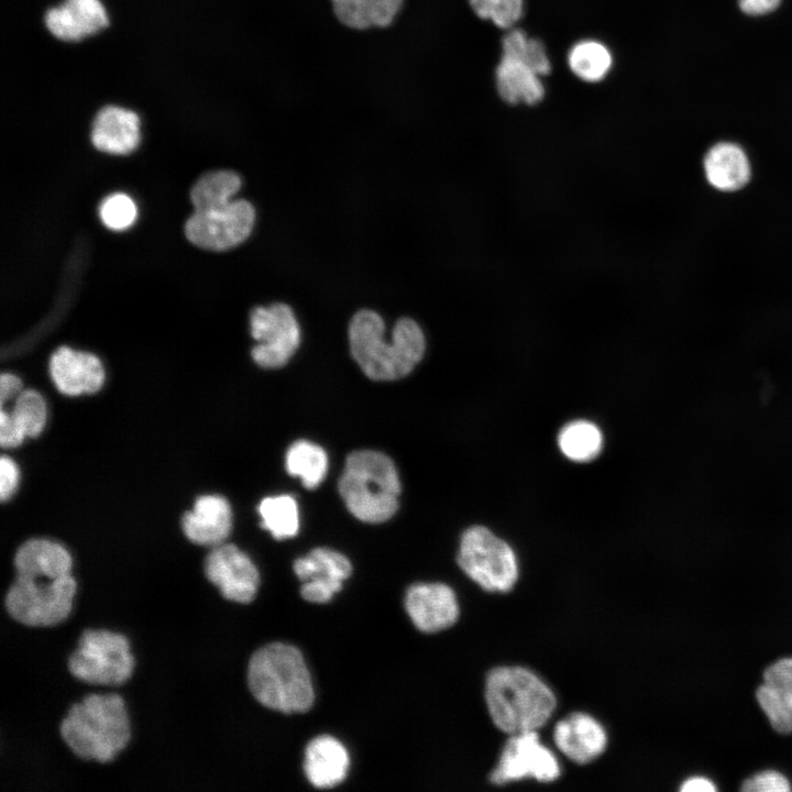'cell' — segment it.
<instances>
[{
	"label": "cell",
	"instance_id": "cell-1",
	"mask_svg": "<svg viewBox=\"0 0 792 792\" xmlns=\"http://www.w3.org/2000/svg\"><path fill=\"white\" fill-rule=\"evenodd\" d=\"M384 320L376 311H356L348 329L351 355L367 377L399 380L422 359L426 338L420 326L409 317L396 321L391 341L384 340Z\"/></svg>",
	"mask_w": 792,
	"mask_h": 792
},
{
	"label": "cell",
	"instance_id": "cell-2",
	"mask_svg": "<svg viewBox=\"0 0 792 792\" xmlns=\"http://www.w3.org/2000/svg\"><path fill=\"white\" fill-rule=\"evenodd\" d=\"M485 701L495 726L509 735L539 729L557 704L551 689L521 667L492 669L485 681Z\"/></svg>",
	"mask_w": 792,
	"mask_h": 792
},
{
	"label": "cell",
	"instance_id": "cell-3",
	"mask_svg": "<svg viewBox=\"0 0 792 792\" xmlns=\"http://www.w3.org/2000/svg\"><path fill=\"white\" fill-rule=\"evenodd\" d=\"M248 683L262 705L285 714L307 712L315 701L305 659L292 645L273 642L257 649L249 662Z\"/></svg>",
	"mask_w": 792,
	"mask_h": 792
},
{
	"label": "cell",
	"instance_id": "cell-4",
	"mask_svg": "<svg viewBox=\"0 0 792 792\" xmlns=\"http://www.w3.org/2000/svg\"><path fill=\"white\" fill-rule=\"evenodd\" d=\"M61 735L79 758L111 761L131 737L123 700L117 694H91L73 705L61 724Z\"/></svg>",
	"mask_w": 792,
	"mask_h": 792
},
{
	"label": "cell",
	"instance_id": "cell-5",
	"mask_svg": "<svg viewBox=\"0 0 792 792\" xmlns=\"http://www.w3.org/2000/svg\"><path fill=\"white\" fill-rule=\"evenodd\" d=\"M338 488L349 512L362 521L380 524L397 512L398 473L391 458L382 452L361 450L349 454Z\"/></svg>",
	"mask_w": 792,
	"mask_h": 792
},
{
	"label": "cell",
	"instance_id": "cell-6",
	"mask_svg": "<svg viewBox=\"0 0 792 792\" xmlns=\"http://www.w3.org/2000/svg\"><path fill=\"white\" fill-rule=\"evenodd\" d=\"M76 588L72 573L61 576L16 574L7 593L6 607L15 620L24 625L54 626L68 617Z\"/></svg>",
	"mask_w": 792,
	"mask_h": 792
},
{
	"label": "cell",
	"instance_id": "cell-7",
	"mask_svg": "<svg viewBox=\"0 0 792 792\" xmlns=\"http://www.w3.org/2000/svg\"><path fill=\"white\" fill-rule=\"evenodd\" d=\"M458 564L471 580L490 592H508L518 579L514 550L484 526H472L463 532Z\"/></svg>",
	"mask_w": 792,
	"mask_h": 792
},
{
	"label": "cell",
	"instance_id": "cell-8",
	"mask_svg": "<svg viewBox=\"0 0 792 792\" xmlns=\"http://www.w3.org/2000/svg\"><path fill=\"white\" fill-rule=\"evenodd\" d=\"M77 679L103 685H119L130 679L134 659L128 639L105 629L85 630L68 661Z\"/></svg>",
	"mask_w": 792,
	"mask_h": 792
},
{
	"label": "cell",
	"instance_id": "cell-9",
	"mask_svg": "<svg viewBox=\"0 0 792 792\" xmlns=\"http://www.w3.org/2000/svg\"><path fill=\"white\" fill-rule=\"evenodd\" d=\"M254 222L252 204L245 199H231L208 209L194 210L185 224V233L199 248L226 251L245 241Z\"/></svg>",
	"mask_w": 792,
	"mask_h": 792
},
{
	"label": "cell",
	"instance_id": "cell-10",
	"mask_svg": "<svg viewBox=\"0 0 792 792\" xmlns=\"http://www.w3.org/2000/svg\"><path fill=\"white\" fill-rule=\"evenodd\" d=\"M250 328L257 341L251 355L261 367L284 366L299 346V324L292 307L285 302L255 307L250 315Z\"/></svg>",
	"mask_w": 792,
	"mask_h": 792
},
{
	"label": "cell",
	"instance_id": "cell-11",
	"mask_svg": "<svg viewBox=\"0 0 792 792\" xmlns=\"http://www.w3.org/2000/svg\"><path fill=\"white\" fill-rule=\"evenodd\" d=\"M560 766L553 752L540 741L537 730L510 735L491 781L505 784L524 778L540 782L554 781L560 776Z\"/></svg>",
	"mask_w": 792,
	"mask_h": 792
},
{
	"label": "cell",
	"instance_id": "cell-12",
	"mask_svg": "<svg viewBox=\"0 0 792 792\" xmlns=\"http://www.w3.org/2000/svg\"><path fill=\"white\" fill-rule=\"evenodd\" d=\"M205 574L223 597L241 604L253 601L260 584L253 561L232 543L213 547L205 560Z\"/></svg>",
	"mask_w": 792,
	"mask_h": 792
},
{
	"label": "cell",
	"instance_id": "cell-13",
	"mask_svg": "<svg viewBox=\"0 0 792 792\" xmlns=\"http://www.w3.org/2000/svg\"><path fill=\"white\" fill-rule=\"evenodd\" d=\"M293 568L298 579L304 581L300 588L301 596L317 604L331 601L352 572L351 563L345 556L322 547L295 560Z\"/></svg>",
	"mask_w": 792,
	"mask_h": 792
},
{
	"label": "cell",
	"instance_id": "cell-14",
	"mask_svg": "<svg viewBox=\"0 0 792 792\" xmlns=\"http://www.w3.org/2000/svg\"><path fill=\"white\" fill-rule=\"evenodd\" d=\"M405 607L415 626L424 632L447 629L459 617L457 596L442 583L411 585L406 593Z\"/></svg>",
	"mask_w": 792,
	"mask_h": 792
},
{
	"label": "cell",
	"instance_id": "cell-15",
	"mask_svg": "<svg viewBox=\"0 0 792 792\" xmlns=\"http://www.w3.org/2000/svg\"><path fill=\"white\" fill-rule=\"evenodd\" d=\"M702 170L706 184L721 194L741 191L754 177L749 155L732 141H719L708 147L702 158Z\"/></svg>",
	"mask_w": 792,
	"mask_h": 792
},
{
	"label": "cell",
	"instance_id": "cell-16",
	"mask_svg": "<svg viewBox=\"0 0 792 792\" xmlns=\"http://www.w3.org/2000/svg\"><path fill=\"white\" fill-rule=\"evenodd\" d=\"M50 374L56 388L67 396L98 392L105 383V369L91 353L59 346L50 359Z\"/></svg>",
	"mask_w": 792,
	"mask_h": 792
},
{
	"label": "cell",
	"instance_id": "cell-17",
	"mask_svg": "<svg viewBox=\"0 0 792 792\" xmlns=\"http://www.w3.org/2000/svg\"><path fill=\"white\" fill-rule=\"evenodd\" d=\"M48 32L65 42H78L103 30L109 16L100 0H64L44 15Z\"/></svg>",
	"mask_w": 792,
	"mask_h": 792
},
{
	"label": "cell",
	"instance_id": "cell-18",
	"mask_svg": "<svg viewBox=\"0 0 792 792\" xmlns=\"http://www.w3.org/2000/svg\"><path fill=\"white\" fill-rule=\"evenodd\" d=\"M553 739L559 750L579 765L593 761L607 746L605 729L585 713H572L559 721L554 726Z\"/></svg>",
	"mask_w": 792,
	"mask_h": 792
},
{
	"label": "cell",
	"instance_id": "cell-19",
	"mask_svg": "<svg viewBox=\"0 0 792 792\" xmlns=\"http://www.w3.org/2000/svg\"><path fill=\"white\" fill-rule=\"evenodd\" d=\"M182 527L194 543L211 547L223 543L232 528L229 502L220 495H201L184 515Z\"/></svg>",
	"mask_w": 792,
	"mask_h": 792
},
{
	"label": "cell",
	"instance_id": "cell-20",
	"mask_svg": "<svg viewBox=\"0 0 792 792\" xmlns=\"http://www.w3.org/2000/svg\"><path fill=\"white\" fill-rule=\"evenodd\" d=\"M90 138L99 151L128 154L135 150L140 142L139 116L119 106H106L94 119Z\"/></svg>",
	"mask_w": 792,
	"mask_h": 792
},
{
	"label": "cell",
	"instance_id": "cell-21",
	"mask_svg": "<svg viewBox=\"0 0 792 792\" xmlns=\"http://www.w3.org/2000/svg\"><path fill=\"white\" fill-rule=\"evenodd\" d=\"M349 766L345 747L332 736H318L306 747L304 771L309 782L318 789H330L341 783Z\"/></svg>",
	"mask_w": 792,
	"mask_h": 792
},
{
	"label": "cell",
	"instance_id": "cell-22",
	"mask_svg": "<svg viewBox=\"0 0 792 792\" xmlns=\"http://www.w3.org/2000/svg\"><path fill=\"white\" fill-rule=\"evenodd\" d=\"M495 76L497 92L509 105L534 106L544 97L540 76L518 57L502 55Z\"/></svg>",
	"mask_w": 792,
	"mask_h": 792
},
{
	"label": "cell",
	"instance_id": "cell-23",
	"mask_svg": "<svg viewBox=\"0 0 792 792\" xmlns=\"http://www.w3.org/2000/svg\"><path fill=\"white\" fill-rule=\"evenodd\" d=\"M72 556L61 543L50 539H30L14 556L16 574L61 576L72 571Z\"/></svg>",
	"mask_w": 792,
	"mask_h": 792
},
{
	"label": "cell",
	"instance_id": "cell-24",
	"mask_svg": "<svg viewBox=\"0 0 792 792\" xmlns=\"http://www.w3.org/2000/svg\"><path fill=\"white\" fill-rule=\"evenodd\" d=\"M285 468L290 475L299 477L306 488H316L327 474V453L316 443L297 440L286 452Z\"/></svg>",
	"mask_w": 792,
	"mask_h": 792
},
{
	"label": "cell",
	"instance_id": "cell-25",
	"mask_svg": "<svg viewBox=\"0 0 792 792\" xmlns=\"http://www.w3.org/2000/svg\"><path fill=\"white\" fill-rule=\"evenodd\" d=\"M558 446L568 459L574 462H588L600 454L603 436L593 422L574 420L561 429Z\"/></svg>",
	"mask_w": 792,
	"mask_h": 792
},
{
	"label": "cell",
	"instance_id": "cell-26",
	"mask_svg": "<svg viewBox=\"0 0 792 792\" xmlns=\"http://www.w3.org/2000/svg\"><path fill=\"white\" fill-rule=\"evenodd\" d=\"M568 64L571 72L580 79L596 82L608 74L613 57L603 43L584 40L571 47L568 54Z\"/></svg>",
	"mask_w": 792,
	"mask_h": 792
},
{
	"label": "cell",
	"instance_id": "cell-27",
	"mask_svg": "<svg viewBox=\"0 0 792 792\" xmlns=\"http://www.w3.org/2000/svg\"><path fill=\"white\" fill-rule=\"evenodd\" d=\"M240 176L232 170L204 174L190 190L194 210H204L231 200L241 187Z\"/></svg>",
	"mask_w": 792,
	"mask_h": 792
},
{
	"label": "cell",
	"instance_id": "cell-28",
	"mask_svg": "<svg viewBox=\"0 0 792 792\" xmlns=\"http://www.w3.org/2000/svg\"><path fill=\"white\" fill-rule=\"evenodd\" d=\"M262 528L278 540L293 538L299 529V512L290 495L265 497L258 505Z\"/></svg>",
	"mask_w": 792,
	"mask_h": 792
},
{
	"label": "cell",
	"instance_id": "cell-29",
	"mask_svg": "<svg viewBox=\"0 0 792 792\" xmlns=\"http://www.w3.org/2000/svg\"><path fill=\"white\" fill-rule=\"evenodd\" d=\"M25 437H37L44 429L47 407L43 396L34 389L22 391L9 411Z\"/></svg>",
	"mask_w": 792,
	"mask_h": 792
},
{
	"label": "cell",
	"instance_id": "cell-30",
	"mask_svg": "<svg viewBox=\"0 0 792 792\" xmlns=\"http://www.w3.org/2000/svg\"><path fill=\"white\" fill-rule=\"evenodd\" d=\"M475 14L502 29L513 28L522 16L524 0H469Z\"/></svg>",
	"mask_w": 792,
	"mask_h": 792
},
{
	"label": "cell",
	"instance_id": "cell-31",
	"mask_svg": "<svg viewBox=\"0 0 792 792\" xmlns=\"http://www.w3.org/2000/svg\"><path fill=\"white\" fill-rule=\"evenodd\" d=\"M102 222L112 230H124L132 226L136 217V207L125 194H112L100 205Z\"/></svg>",
	"mask_w": 792,
	"mask_h": 792
},
{
	"label": "cell",
	"instance_id": "cell-32",
	"mask_svg": "<svg viewBox=\"0 0 792 792\" xmlns=\"http://www.w3.org/2000/svg\"><path fill=\"white\" fill-rule=\"evenodd\" d=\"M757 700L774 730L780 734L792 733V710L780 700L770 686L760 685L757 690Z\"/></svg>",
	"mask_w": 792,
	"mask_h": 792
},
{
	"label": "cell",
	"instance_id": "cell-33",
	"mask_svg": "<svg viewBox=\"0 0 792 792\" xmlns=\"http://www.w3.org/2000/svg\"><path fill=\"white\" fill-rule=\"evenodd\" d=\"M763 680L792 710V658H783L769 666L763 673Z\"/></svg>",
	"mask_w": 792,
	"mask_h": 792
},
{
	"label": "cell",
	"instance_id": "cell-34",
	"mask_svg": "<svg viewBox=\"0 0 792 792\" xmlns=\"http://www.w3.org/2000/svg\"><path fill=\"white\" fill-rule=\"evenodd\" d=\"M521 44L514 52L503 55L520 58L539 76L548 75L551 72V63L543 43L537 38L527 37Z\"/></svg>",
	"mask_w": 792,
	"mask_h": 792
},
{
	"label": "cell",
	"instance_id": "cell-35",
	"mask_svg": "<svg viewBox=\"0 0 792 792\" xmlns=\"http://www.w3.org/2000/svg\"><path fill=\"white\" fill-rule=\"evenodd\" d=\"M333 10L344 25L364 30L371 26L367 16L365 0H331Z\"/></svg>",
	"mask_w": 792,
	"mask_h": 792
},
{
	"label": "cell",
	"instance_id": "cell-36",
	"mask_svg": "<svg viewBox=\"0 0 792 792\" xmlns=\"http://www.w3.org/2000/svg\"><path fill=\"white\" fill-rule=\"evenodd\" d=\"M788 779L777 771H763L743 782L746 792H787L790 791Z\"/></svg>",
	"mask_w": 792,
	"mask_h": 792
},
{
	"label": "cell",
	"instance_id": "cell-37",
	"mask_svg": "<svg viewBox=\"0 0 792 792\" xmlns=\"http://www.w3.org/2000/svg\"><path fill=\"white\" fill-rule=\"evenodd\" d=\"M403 0H365L371 25L388 26L402 7Z\"/></svg>",
	"mask_w": 792,
	"mask_h": 792
},
{
	"label": "cell",
	"instance_id": "cell-38",
	"mask_svg": "<svg viewBox=\"0 0 792 792\" xmlns=\"http://www.w3.org/2000/svg\"><path fill=\"white\" fill-rule=\"evenodd\" d=\"M19 477L16 463L11 458L3 455L0 460V496L3 502L15 493Z\"/></svg>",
	"mask_w": 792,
	"mask_h": 792
},
{
	"label": "cell",
	"instance_id": "cell-39",
	"mask_svg": "<svg viewBox=\"0 0 792 792\" xmlns=\"http://www.w3.org/2000/svg\"><path fill=\"white\" fill-rule=\"evenodd\" d=\"M25 435L13 420L9 411L3 408L0 413V442L3 448H14L20 446Z\"/></svg>",
	"mask_w": 792,
	"mask_h": 792
},
{
	"label": "cell",
	"instance_id": "cell-40",
	"mask_svg": "<svg viewBox=\"0 0 792 792\" xmlns=\"http://www.w3.org/2000/svg\"><path fill=\"white\" fill-rule=\"evenodd\" d=\"M22 392L21 380L11 373H3L0 377V400L3 406L6 402L15 398Z\"/></svg>",
	"mask_w": 792,
	"mask_h": 792
},
{
	"label": "cell",
	"instance_id": "cell-41",
	"mask_svg": "<svg viewBox=\"0 0 792 792\" xmlns=\"http://www.w3.org/2000/svg\"><path fill=\"white\" fill-rule=\"evenodd\" d=\"M781 0H739L743 12L749 15H762L776 10Z\"/></svg>",
	"mask_w": 792,
	"mask_h": 792
},
{
	"label": "cell",
	"instance_id": "cell-42",
	"mask_svg": "<svg viewBox=\"0 0 792 792\" xmlns=\"http://www.w3.org/2000/svg\"><path fill=\"white\" fill-rule=\"evenodd\" d=\"M715 790V785L702 777L690 778L681 787V791L683 792H712Z\"/></svg>",
	"mask_w": 792,
	"mask_h": 792
}]
</instances>
